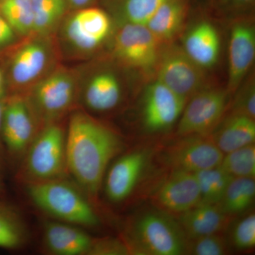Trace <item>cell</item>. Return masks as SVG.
Returning a JSON list of instances; mask_svg holds the SVG:
<instances>
[{
  "mask_svg": "<svg viewBox=\"0 0 255 255\" xmlns=\"http://www.w3.org/2000/svg\"><path fill=\"white\" fill-rule=\"evenodd\" d=\"M22 39L0 14V55L5 56Z\"/></svg>",
  "mask_w": 255,
  "mask_h": 255,
  "instance_id": "obj_33",
  "label": "cell"
},
{
  "mask_svg": "<svg viewBox=\"0 0 255 255\" xmlns=\"http://www.w3.org/2000/svg\"><path fill=\"white\" fill-rule=\"evenodd\" d=\"M229 250L227 242L221 233L209 235L188 240L187 253L194 255H223Z\"/></svg>",
  "mask_w": 255,
  "mask_h": 255,
  "instance_id": "obj_30",
  "label": "cell"
},
{
  "mask_svg": "<svg viewBox=\"0 0 255 255\" xmlns=\"http://www.w3.org/2000/svg\"><path fill=\"white\" fill-rule=\"evenodd\" d=\"M26 152L22 174L28 184L63 178L67 170L66 130L60 122L46 124Z\"/></svg>",
  "mask_w": 255,
  "mask_h": 255,
  "instance_id": "obj_8",
  "label": "cell"
},
{
  "mask_svg": "<svg viewBox=\"0 0 255 255\" xmlns=\"http://www.w3.org/2000/svg\"><path fill=\"white\" fill-rule=\"evenodd\" d=\"M189 6V0H164L145 26L162 46L173 43L184 28Z\"/></svg>",
  "mask_w": 255,
  "mask_h": 255,
  "instance_id": "obj_20",
  "label": "cell"
},
{
  "mask_svg": "<svg viewBox=\"0 0 255 255\" xmlns=\"http://www.w3.org/2000/svg\"><path fill=\"white\" fill-rule=\"evenodd\" d=\"M164 0H101L115 24L145 25Z\"/></svg>",
  "mask_w": 255,
  "mask_h": 255,
  "instance_id": "obj_23",
  "label": "cell"
},
{
  "mask_svg": "<svg viewBox=\"0 0 255 255\" xmlns=\"http://www.w3.org/2000/svg\"><path fill=\"white\" fill-rule=\"evenodd\" d=\"M69 9L76 10L96 6L100 3L101 0H66Z\"/></svg>",
  "mask_w": 255,
  "mask_h": 255,
  "instance_id": "obj_36",
  "label": "cell"
},
{
  "mask_svg": "<svg viewBox=\"0 0 255 255\" xmlns=\"http://www.w3.org/2000/svg\"><path fill=\"white\" fill-rule=\"evenodd\" d=\"M0 14L21 38L34 34L31 0H0Z\"/></svg>",
  "mask_w": 255,
  "mask_h": 255,
  "instance_id": "obj_26",
  "label": "cell"
},
{
  "mask_svg": "<svg viewBox=\"0 0 255 255\" xmlns=\"http://www.w3.org/2000/svg\"><path fill=\"white\" fill-rule=\"evenodd\" d=\"M255 0H216L217 8L223 14L243 16L255 6Z\"/></svg>",
  "mask_w": 255,
  "mask_h": 255,
  "instance_id": "obj_34",
  "label": "cell"
},
{
  "mask_svg": "<svg viewBox=\"0 0 255 255\" xmlns=\"http://www.w3.org/2000/svg\"><path fill=\"white\" fill-rule=\"evenodd\" d=\"M255 57V27L252 19L236 18L231 25L228 45V74L226 90L234 94L244 81Z\"/></svg>",
  "mask_w": 255,
  "mask_h": 255,
  "instance_id": "obj_15",
  "label": "cell"
},
{
  "mask_svg": "<svg viewBox=\"0 0 255 255\" xmlns=\"http://www.w3.org/2000/svg\"><path fill=\"white\" fill-rule=\"evenodd\" d=\"M130 253L127 245L116 240H102L94 242L92 255H126Z\"/></svg>",
  "mask_w": 255,
  "mask_h": 255,
  "instance_id": "obj_35",
  "label": "cell"
},
{
  "mask_svg": "<svg viewBox=\"0 0 255 255\" xmlns=\"http://www.w3.org/2000/svg\"><path fill=\"white\" fill-rule=\"evenodd\" d=\"M200 199L195 173L182 170H173L152 196V204L168 214H182L197 206Z\"/></svg>",
  "mask_w": 255,
  "mask_h": 255,
  "instance_id": "obj_16",
  "label": "cell"
},
{
  "mask_svg": "<svg viewBox=\"0 0 255 255\" xmlns=\"http://www.w3.org/2000/svg\"><path fill=\"white\" fill-rule=\"evenodd\" d=\"M128 235L127 245L134 254H187L188 240L179 223L159 210L137 216Z\"/></svg>",
  "mask_w": 255,
  "mask_h": 255,
  "instance_id": "obj_5",
  "label": "cell"
},
{
  "mask_svg": "<svg viewBox=\"0 0 255 255\" xmlns=\"http://www.w3.org/2000/svg\"><path fill=\"white\" fill-rule=\"evenodd\" d=\"M234 100L231 106V113L241 114L255 119V85L254 77L248 81L242 82L235 92Z\"/></svg>",
  "mask_w": 255,
  "mask_h": 255,
  "instance_id": "obj_31",
  "label": "cell"
},
{
  "mask_svg": "<svg viewBox=\"0 0 255 255\" xmlns=\"http://www.w3.org/2000/svg\"><path fill=\"white\" fill-rule=\"evenodd\" d=\"M34 16V34L54 36L70 11L66 0H31Z\"/></svg>",
  "mask_w": 255,
  "mask_h": 255,
  "instance_id": "obj_24",
  "label": "cell"
},
{
  "mask_svg": "<svg viewBox=\"0 0 255 255\" xmlns=\"http://www.w3.org/2000/svg\"><path fill=\"white\" fill-rule=\"evenodd\" d=\"M23 96L41 128L60 122L79 102L78 69L59 64Z\"/></svg>",
  "mask_w": 255,
  "mask_h": 255,
  "instance_id": "obj_4",
  "label": "cell"
},
{
  "mask_svg": "<svg viewBox=\"0 0 255 255\" xmlns=\"http://www.w3.org/2000/svg\"><path fill=\"white\" fill-rule=\"evenodd\" d=\"M233 216L223 212L217 204H198L179 215V224L187 240L222 233Z\"/></svg>",
  "mask_w": 255,
  "mask_h": 255,
  "instance_id": "obj_19",
  "label": "cell"
},
{
  "mask_svg": "<svg viewBox=\"0 0 255 255\" xmlns=\"http://www.w3.org/2000/svg\"><path fill=\"white\" fill-rule=\"evenodd\" d=\"M229 95L226 90L209 86L191 97L179 118L177 135H209L224 117Z\"/></svg>",
  "mask_w": 255,
  "mask_h": 255,
  "instance_id": "obj_11",
  "label": "cell"
},
{
  "mask_svg": "<svg viewBox=\"0 0 255 255\" xmlns=\"http://www.w3.org/2000/svg\"><path fill=\"white\" fill-rule=\"evenodd\" d=\"M124 145L110 128L86 112L73 111L66 130L67 170L87 194H98L106 169Z\"/></svg>",
  "mask_w": 255,
  "mask_h": 255,
  "instance_id": "obj_1",
  "label": "cell"
},
{
  "mask_svg": "<svg viewBox=\"0 0 255 255\" xmlns=\"http://www.w3.org/2000/svg\"><path fill=\"white\" fill-rule=\"evenodd\" d=\"M166 150L165 158L173 170L195 172L218 167L224 154L210 135H188Z\"/></svg>",
  "mask_w": 255,
  "mask_h": 255,
  "instance_id": "obj_14",
  "label": "cell"
},
{
  "mask_svg": "<svg viewBox=\"0 0 255 255\" xmlns=\"http://www.w3.org/2000/svg\"><path fill=\"white\" fill-rule=\"evenodd\" d=\"M200 190L201 204H218L223 199L233 177L220 166L195 172Z\"/></svg>",
  "mask_w": 255,
  "mask_h": 255,
  "instance_id": "obj_27",
  "label": "cell"
},
{
  "mask_svg": "<svg viewBox=\"0 0 255 255\" xmlns=\"http://www.w3.org/2000/svg\"><path fill=\"white\" fill-rule=\"evenodd\" d=\"M5 57L7 90L21 95H26L61 59L54 36L38 34L23 38Z\"/></svg>",
  "mask_w": 255,
  "mask_h": 255,
  "instance_id": "obj_3",
  "label": "cell"
},
{
  "mask_svg": "<svg viewBox=\"0 0 255 255\" xmlns=\"http://www.w3.org/2000/svg\"><path fill=\"white\" fill-rule=\"evenodd\" d=\"M220 167L233 177H255V143L224 154Z\"/></svg>",
  "mask_w": 255,
  "mask_h": 255,
  "instance_id": "obj_28",
  "label": "cell"
},
{
  "mask_svg": "<svg viewBox=\"0 0 255 255\" xmlns=\"http://www.w3.org/2000/svg\"><path fill=\"white\" fill-rule=\"evenodd\" d=\"M187 102L155 79L146 87L142 97L141 118L145 130H168L180 118Z\"/></svg>",
  "mask_w": 255,
  "mask_h": 255,
  "instance_id": "obj_13",
  "label": "cell"
},
{
  "mask_svg": "<svg viewBox=\"0 0 255 255\" xmlns=\"http://www.w3.org/2000/svg\"><path fill=\"white\" fill-rule=\"evenodd\" d=\"M181 46L189 58L204 70L212 68L219 61L221 38L217 28L207 20L193 24L183 36Z\"/></svg>",
  "mask_w": 255,
  "mask_h": 255,
  "instance_id": "obj_18",
  "label": "cell"
},
{
  "mask_svg": "<svg viewBox=\"0 0 255 255\" xmlns=\"http://www.w3.org/2000/svg\"><path fill=\"white\" fill-rule=\"evenodd\" d=\"M114 64L95 63L78 70L79 101L92 112H110L123 100V80Z\"/></svg>",
  "mask_w": 255,
  "mask_h": 255,
  "instance_id": "obj_10",
  "label": "cell"
},
{
  "mask_svg": "<svg viewBox=\"0 0 255 255\" xmlns=\"http://www.w3.org/2000/svg\"><path fill=\"white\" fill-rule=\"evenodd\" d=\"M155 79L187 101L210 86L206 70L173 43L162 47Z\"/></svg>",
  "mask_w": 255,
  "mask_h": 255,
  "instance_id": "obj_9",
  "label": "cell"
},
{
  "mask_svg": "<svg viewBox=\"0 0 255 255\" xmlns=\"http://www.w3.org/2000/svg\"><path fill=\"white\" fill-rule=\"evenodd\" d=\"M6 92H7V87H6L4 71L0 69V100L4 101L6 98Z\"/></svg>",
  "mask_w": 255,
  "mask_h": 255,
  "instance_id": "obj_37",
  "label": "cell"
},
{
  "mask_svg": "<svg viewBox=\"0 0 255 255\" xmlns=\"http://www.w3.org/2000/svg\"><path fill=\"white\" fill-rule=\"evenodd\" d=\"M44 240L47 248L58 255L90 254L95 242L72 224L54 222L46 223Z\"/></svg>",
  "mask_w": 255,
  "mask_h": 255,
  "instance_id": "obj_21",
  "label": "cell"
},
{
  "mask_svg": "<svg viewBox=\"0 0 255 255\" xmlns=\"http://www.w3.org/2000/svg\"><path fill=\"white\" fill-rule=\"evenodd\" d=\"M4 101L0 100V141H1V122H2L3 109H4Z\"/></svg>",
  "mask_w": 255,
  "mask_h": 255,
  "instance_id": "obj_38",
  "label": "cell"
},
{
  "mask_svg": "<svg viewBox=\"0 0 255 255\" xmlns=\"http://www.w3.org/2000/svg\"><path fill=\"white\" fill-rule=\"evenodd\" d=\"M233 243L239 250H249L255 246V216L251 214L236 225L232 233Z\"/></svg>",
  "mask_w": 255,
  "mask_h": 255,
  "instance_id": "obj_32",
  "label": "cell"
},
{
  "mask_svg": "<svg viewBox=\"0 0 255 255\" xmlns=\"http://www.w3.org/2000/svg\"><path fill=\"white\" fill-rule=\"evenodd\" d=\"M210 137L223 154L255 143V119L231 113L223 119Z\"/></svg>",
  "mask_w": 255,
  "mask_h": 255,
  "instance_id": "obj_22",
  "label": "cell"
},
{
  "mask_svg": "<svg viewBox=\"0 0 255 255\" xmlns=\"http://www.w3.org/2000/svg\"><path fill=\"white\" fill-rule=\"evenodd\" d=\"M41 127L28 105L26 97L11 95L4 101L1 140L10 152L20 154L26 152Z\"/></svg>",
  "mask_w": 255,
  "mask_h": 255,
  "instance_id": "obj_12",
  "label": "cell"
},
{
  "mask_svg": "<svg viewBox=\"0 0 255 255\" xmlns=\"http://www.w3.org/2000/svg\"><path fill=\"white\" fill-rule=\"evenodd\" d=\"M255 196V179L234 177L217 205L223 212L233 216L246 211L253 204Z\"/></svg>",
  "mask_w": 255,
  "mask_h": 255,
  "instance_id": "obj_25",
  "label": "cell"
},
{
  "mask_svg": "<svg viewBox=\"0 0 255 255\" xmlns=\"http://www.w3.org/2000/svg\"><path fill=\"white\" fill-rule=\"evenodd\" d=\"M25 236L24 226L18 215L0 205V248H17L23 244Z\"/></svg>",
  "mask_w": 255,
  "mask_h": 255,
  "instance_id": "obj_29",
  "label": "cell"
},
{
  "mask_svg": "<svg viewBox=\"0 0 255 255\" xmlns=\"http://www.w3.org/2000/svg\"><path fill=\"white\" fill-rule=\"evenodd\" d=\"M147 162L145 151H134L117 159L106 178L105 190L110 201L125 200L133 191Z\"/></svg>",
  "mask_w": 255,
  "mask_h": 255,
  "instance_id": "obj_17",
  "label": "cell"
},
{
  "mask_svg": "<svg viewBox=\"0 0 255 255\" xmlns=\"http://www.w3.org/2000/svg\"><path fill=\"white\" fill-rule=\"evenodd\" d=\"M114 28L113 18L102 6L70 10L54 35L60 58L72 61L94 58L109 46Z\"/></svg>",
  "mask_w": 255,
  "mask_h": 255,
  "instance_id": "obj_2",
  "label": "cell"
},
{
  "mask_svg": "<svg viewBox=\"0 0 255 255\" xmlns=\"http://www.w3.org/2000/svg\"><path fill=\"white\" fill-rule=\"evenodd\" d=\"M28 195L46 214L72 225L94 227L99 218L80 191L63 178L28 184Z\"/></svg>",
  "mask_w": 255,
  "mask_h": 255,
  "instance_id": "obj_7",
  "label": "cell"
},
{
  "mask_svg": "<svg viewBox=\"0 0 255 255\" xmlns=\"http://www.w3.org/2000/svg\"><path fill=\"white\" fill-rule=\"evenodd\" d=\"M111 58L121 68L147 78L155 76L162 46L145 25L115 24L109 45Z\"/></svg>",
  "mask_w": 255,
  "mask_h": 255,
  "instance_id": "obj_6",
  "label": "cell"
}]
</instances>
